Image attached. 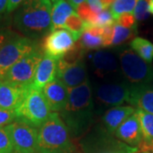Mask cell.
I'll use <instances>...</instances> for the list:
<instances>
[{"label": "cell", "instance_id": "277c9868", "mask_svg": "<svg viewBox=\"0 0 153 153\" xmlns=\"http://www.w3.org/2000/svg\"><path fill=\"white\" fill-rule=\"evenodd\" d=\"M16 120L40 128L52 113L42 90L28 86L21 102L15 110Z\"/></svg>", "mask_w": 153, "mask_h": 153}, {"label": "cell", "instance_id": "4fadbf2b", "mask_svg": "<svg viewBox=\"0 0 153 153\" xmlns=\"http://www.w3.org/2000/svg\"><path fill=\"white\" fill-rule=\"evenodd\" d=\"M115 133L118 139L132 146L140 145L142 142V130L136 111L117 128Z\"/></svg>", "mask_w": 153, "mask_h": 153}, {"label": "cell", "instance_id": "4dcf8cb0", "mask_svg": "<svg viewBox=\"0 0 153 153\" xmlns=\"http://www.w3.org/2000/svg\"><path fill=\"white\" fill-rule=\"evenodd\" d=\"M16 120L15 111L0 108V128L5 127Z\"/></svg>", "mask_w": 153, "mask_h": 153}, {"label": "cell", "instance_id": "e575fe53", "mask_svg": "<svg viewBox=\"0 0 153 153\" xmlns=\"http://www.w3.org/2000/svg\"><path fill=\"white\" fill-rule=\"evenodd\" d=\"M14 33H12L7 28L0 27V46L5 42L8 38L11 37Z\"/></svg>", "mask_w": 153, "mask_h": 153}, {"label": "cell", "instance_id": "4316f807", "mask_svg": "<svg viewBox=\"0 0 153 153\" xmlns=\"http://www.w3.org/2000/svg\"><path fill=\"white\" fill-rule=\"evenodd\" d=\"M76 14L79 16V17L86 24H88L90 26L93 25L94 22V19H95V17L97 16V13H95L89 7V5L88 4L87 2L82 3V4H80V5L76 8Z\"/></svg>", "mask_w": 153, "mask_h": 153}, {"label": "cell", "instance_id": "83f0119b", "mask_svg": "<svg viewBox=\"0 0 153 153\" xmlns=\"http://www.w3.org/2000/svg\"><path fill=\"white\" fill-rule=\"evenodd\" d=\"M115 23L116 21L111 10L109 9H104L101 12L97 14L92 26L98 27H104L106 26L113 25Z\"/></svg>", "mask_w": 153, "mask_h": 153}, {"label": "cell", "instance_id": "ffe728a7", "mask_svg": "<svg viewBox=\"0 0 153 153\" xmlns=\"http://www.w3.org/2000/svg\"><path fill=\"white\" fill-rule=\"evenodd\" d=\"M74 12L73 7L66 0H59L55 3L51 10V32L65 28L67 18Z\"/></svg>", "mask_w": 153, "mask_h": 153}, {"label": "cell", "instance_id": "603a6c76", "mask_svg": "<svg viewBox=\"0 0 153 153\" xmlns=\"http://www.w3.org/2000/svg\"><path fill=\"white\" fill-rule=\"evenodd\" d=\"M136 28H127L115 23L113 27V35L111 45H118L134 37Z\"/></svg>", "mask_w": 153, "mask_h": 153}, {"label": "cell", "instance_id": "d590c367", "mask_svg": "<svg viewBox=\"0 0 153 153\" xmlns=\"http://www.w3.org/2000/svg\"><path fill=\"white\" fill-rule=\"evenodd\" d=\"M8 6V0H0V15L4 14L7 11Z\"/></svg>", "mask_w": 153, "mask_h": 153}, {"label": "cell", "instance_id": "7a4b0ae2", "mask_svg": "<svg viewBox=\"0 0 153 153\" xmlns=\"http://www.w3.org/2000/svg\"><path fill=\"white\" fill-rule=\"evenodd\" d=\"M50 0H26L16 11L15 27L25 37L36 40L51 32Z\"/></svg>", "mask_w": 153, "mask_h": 153}, {"label": "cell", "instance_id": "7c38bea8", "mask_svg": "<svg viewBox=\"0 0 153 153\" xmlns=\"http://www.w3.org/2000/svg\"><path fill=\"white\" fill-rule=\"evenodd\" d=\"M42 91L52 112L58 113L64 110L69 97V89L59 79L55 78L48 83Z\"/></svg>", "mask_w": 153, "mask_h": 153}, {"label": "cell", "instance_id": "484cf974", "mask_svg": "<svg viewBox=\"0 0 153 153\" xmlns=\"http://www.w3.org/2000/svg\"><path fill=\"white\" fill-rule=\"evenodd\" d=\"M85 52H86V49L82 47V44L77 40L74 44L73 48L67 54L64 55L61 58V60L67 64H74L79 60H83Z\"/></svg>", "mask_w": 153, "mask_h": 153}, {"label": "cell", "instance_id": "30bf717a", "mask_svg": "<svg viewBox=\"0 0 153 153\" xmlns=\"http://www.w3.org/2000/svg\"><path fill=\"white\" fill-rule=\"evenodd\" d=\"M131 84L128 82H106L99 85L95 90V97L100 104L117 106L129 100Z\"/></svg>", "mask_w": 153, "mask_h": 153}, {"label": "cell", "instance_id": "f35d334b", "mask_svg": "<svg viewBox=\"0 0 153 153\" xmlns=\"http://www.w3.org/2000/svg\"><path fill=\"white\" fill-rule=\"evenodd\" d=\"M149 12L150 14L153 15V0L150 1V4H149Z\"/></svg>", "mask_w": 153, "mask_h": 153}, {"label": "cell", "instance_id": "44dd1931", "mask_svg": "<svg viewBox=\"0 0 153 153\" xmlns=\"http://www.w3.org/2000/svg\"><path fill=\"white\" fill-rule=\"evenodd\" d=\"M130 47L140 57L147 63H151L153 59V44L142 38H134L130 43Z\"/></svg>", "mask_w": 153, "mask_h": 153}, {"label": "cell", "instance_id": "6da1fadb", "mask_svg": "<svg viewBox=\"0 0 153 153\" xmlns=\"http://www.w3.org/2000/svg\"><path fill=\"white\" fill-rule=\"evenodd\" d=\"M60 116L69 132L75 135L86 131L92 124L94 102L91 83L88 80L69 89L67 103Z\"/></svg>", "mask_w": 153, "mask_h": 153}, {"label": "cell", "instance_id": "74e56055", "mask_svg": "<svg viewBox=\"0 0 153 153\" xmlns=\"http://www.w3.org/2000/svg\"><path fill=\"white\" fill-rule=\"evenodd\" d=\"M100 3L102 4L104 9H108V8L111 7V4L114 3L115 0H100Z\"/></svg>", "mask_w": 153, "mask_h": 153}, {"label": "cell", "instance_id": "8992f818", "mask_svg": "<svg viewBox=\"0 0 153 153\" xmlns=\"http://www.w3.org/2000/svg\"><path fill=\"white\" fill-rule=\"evenodd\" d=\"M121 70L131 85L149 84L153 80V68L132 49H123L119 55Z\"/></svg>", "mask_w": 153, "mask_h": 153}, {"label": "cell", "instance_id": "cb8c5ba5", "mask_svg": "<svg viewBox=\"0 0 153 153\" xmlns=\"http://www.w3.org/2000/svg\"><path fill=\"white\" fill-rule=\"evenodd\" d=\"M65 28H66L74 36V38L77 41L84 31V22L76 12H74L67 18L65 23Z\"/></svg>", "mask_w": 153, "mask_h": 153}, {"label": "cell", "instance_id": "3957f363", "mask_svg": "<svg viewBox=\"0 0 153 153\" xmlns=\"http://www.w3.org/2000/svg\"><path fill=\"white\" fill-rule=\"evenodd\" d=\"M70 132L60 114L52 112L38 129L36 153H73Z\"/></svg>", "mask_w": 153, "mask_h": 153}, {"label": "cell", "instance_id": "e0dca14e", "mask_svg": "<svg viewBox=\"0 0 153 153\" xmlns=\"http://www.w3.org/2000/svg\"><path fill=\"white\" fill-rule=\"evenodd\" d=\"M135 108L127 105V106H116L114 108L108 110L103 116V124L107 131L113 134L117 128L128 118L131 115L135 112Z\"/></svg>", "mask_w": 153, "mask_h": 153}, {"label": "cell", "instance_id": "52a82bcc", "mask_svg": "<svg viewBox=\"0 0 153 153\" xmlns=\"http://www.w3.org/2000/svg\"><path fill=\"white\" fill-rule=\"evenodd\" d=\"M44 56L42 48L38 47L16 62L9 70L4 80L12 84L28 87L33 82L38 64Z\"/></svg>", "mask_w": 153, "mask_h": 153}, {"label": "cell", "instance_id": "f1b7e54d", "mask_svg": "<svg viewBox=\"0 0 153 153\" xmlns=\"http://www.w3.org/2000/svg\"><path fill=\"white\" fill-rule=\"evenodd\" d=\"M151 0H139L134 10V16L136 22H143L146 20L149 16V4Z\"/></svg>", "mask_w": 153, "mask_h": 153}, {"label": "cell", "instance_id": "9c48e42d", "mask_svg": "<svg viewBox=\"0 0 153 153\" xmlns=\"http://www.w3.org/2000/svg\"><path fill=\"white\" fill-rule=\"evenodd\" d=\"M76 42V38L68 30L58 29L44 37L42 50L44 55L58 60L73 48Z\"/></svg>", "mask_w": 153, "mask_h": 153}, {"label": "cell", "instance_id": "7402d4cb", "mask_svg": "<svg viewBox=\"0 0 153 153\" xmlns=\"http://www.w3.org/2000/svg\"><path fill=\"white\" fill-rule=\"evenodd\" d=\"M138 1L139 0H115L111 6V12L115 21L123 14L134 13Z\"/></svg>", "mask_w": 153, "mask_h": 153}, {"label": "cell", "instance_id": "60d3db41", "mask_svg": "<svg viewBox=\"0 0 153 153\" xmlns=\"http://www.w3.org/2000/svg\"><path fill=\"white\" fill-rule=\"evenodd\" d=\"M149 153H153V152H149Z\"/></svg>", "mask_w": 153, "mask_h": 153}, {"label": "cell", "instance_id": "d4e9b609", "mask_svg": "<svg viewBox=\"0 0 153 153\" xmlns=\"http://www.w3.org/2000/svg\"><path fill=\"white\" fill-rule=\"evenodd\" d=\"M82 46L86 49H95L100 47H103V37L100 35H95L84 31L78 40Z\"/></svg>", "mask_w": 153, "mask_h": 153}, {"label": "cell", "instance_id": "5bb4252c", "mask_svg": "<svg viewBox=\"0 0 153 153\" xmlns=\"http://www.w3.org/2000/svg\"><path fill=\"white\" fill-rule=\"evenodd\" d=\"M57 60L44 55L38 64L31 86L38 90H43L48 83L55 80L57 74Z\"/></svg>", "mask_w": 153, "mask_h": 153}, {"label": "cell", "instance_id": "1f68e13d", "mask_svg": "<svg viewBox=\"0 0 153 153\" xmlns=\"http://www.w3.org/2000/svg\"><path fill=\"white\" fill-rule=\"evenodd\" d=\"M116 23L127 28H137L136 20L133 14H123L118 17Z\"/></svg>", "mask_w": 153, "mask_h": 153}, {"label": "cell", "instance_id": "9a60e30c", "mask_svg": "<svg viewBox=\"0 0 153 153\" xmlns=\"http://www.w3.org/2000/svg\"><path fill=\"white\" fill-rule=\"evenodd\" d=\"M128 103L137 109L153 114V85H131Z\"/></svg>", "mask_w": 153, "mask_h": 153}, {"label": "cell", "instance_id": "ac0fdd59", "mask_svg": "<svg viewBox=\"0 0 153 153\" xmlns=\"http://www.w3.org/2000/svg\"><path fill=\"white\" fill-rule=\"evenodd\" d=\"M93 65L100 76L109 75L118 71V62L113 54L105 50H99L93 55Z\"/></svg>", "mask_w": 153, "mask_h": 153}, {"label": "cell", "instance_id": "ba28073f", "mask_svg": "<svg viewBox=\"0 0 153 153\" xmlns=\"http://www.w3.org/2000/svg\"><path fill=\"white\" fill-rule=\"evenodd\" d=\"M10 134L15 153H36L38 149L37 128L22 121L16 120L5 126Z\"/></svg>", "mask_w": 153, "mask_h": 153}, {"label": "cell", "instance_id": "8d00e7d4", "mask_svg": "<svg viewBox=\"0 0 153 153\" xmlns=\"http://www.w3.org/2000/svg\"><path fill=\"white\" fill-rule=\"evenodd\" d=\"M68 2L70 3V4H71L75 10H76V8L80 5V4H82V3H84L85 0H68Z\"/></svg>", "mask_w": 153, "mask_h": 153}, {"label": "cell", "instance_id": "f546056e", "mask_svg": "<svg viewBox=\"0 0 153 153\" xmlns=\"http://www.w3.org/2000/svg\"><path fill=\"white\" fill-rule=\"evenodd\" d=\"M14 147L5 127L0 128V153H13Z\"/></svg>", "mask_w": 153, "mask_h": 153}, {"label": "cell", "instance_id": "5b68a950", "mask_svg": "<svg viewBox=\"0 0 153 153\" xmlns=\"http://www.w3.org/2000/svg\"><path fill=\"white\" fill-rule=\"evenodd\" d=\"M32 38L13 34L0 46V80H4L9 70L16 62L38 49Z\"/></svg>", "mask_w": 153, "mask_h": 153}, {"label": "cell", "instance_id": "d6a6232c", "mask_svg": "<svg viewBox=\"0 0 153 153\" xmlns=\"http://www.w3.org/2000/svg\"><path fill=\"white\" fill-rule=\"evenodd\" d=\"M26 0H8L7 12L10 13V12L16 10Z\"/></svg>", "mask_w": 153, "mask_h": 153}, {"label": "cell", "instance_id": "d6986e66", "mask_svg": "<svg viewBox=\"0 0 153 153\" xmlns=\"http://www.w3.org/2000/svg\"><path fill=\"white\" fill-rule=\"evenodd\" d=\"M136 113L141 126L143 140L140 144L144 153L153 152V114L137 109Z\"/></svg>", "mask_w": 153, "mask_h": 153}, {"label": "cell", "instance_id": "8fae6325", "mask_svg": "<svg viewBox=\"0 0 153 153\" xmlns=\"http://www.w3.org/2000/svg\"><path fill=\"white\" fill-rule=\"evenodd\" d=\"M56 78L68 89L82 84L88 80L84 60H79L74 64H67L61 59L58 60Z\"/></svg>", "mask_w": 153, "mask_h": 153}, {"label": "cell", "instance_id": "836d02e7", "mask_svg": "<svg viewBox=\"0 0 153 153\" xmlns=\"http://www.w3.org/2000/svg\"><path fill=\"white\" fill-rule=\"evenodd\" d=\"M88 4L93 10L95 13H100L104 10L102 4L100 0H87Z\"/></svg>", "mask_w": 153, "mask_h": 153}, {"label": "cell", "instance_id": "ab89813d", "mask_svg": "<svg viewBox=\"0 0 153 153\" xmlns=\"http://www.w3.org/2000/svg\"><path fill=\"white\" fill-rule=\"evenodd\" d=\"M57 1H59V0H50V2H51V3H53V4H55V3H56Z\"/></svg>", "mask_w": 153, "mask_h": 153}, {"label": "cell", "instance_id": "2e32d148", "mask_svg": "<svg viewBox=\"0 0 153 153\" xmlns=\"http://www.w3.org/2000/svg\"><path fill=\"white\" fill-rule=\"evenodd\" d=\"M27 87L0 80V108L15 111L21 102Z\"/></svg>", "mask_w": 153, "mask_h": 153}]
</instances>
